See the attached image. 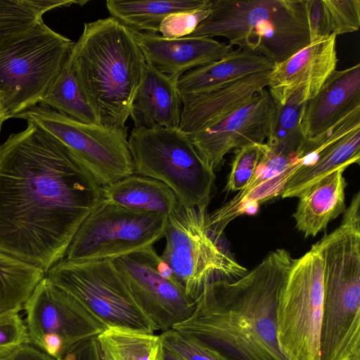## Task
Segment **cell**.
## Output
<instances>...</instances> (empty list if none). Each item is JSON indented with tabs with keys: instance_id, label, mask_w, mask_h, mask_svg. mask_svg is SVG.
<instances>
[{
	"instance_id": "cell-30",
	"label": "cell",
	"mask_w": 360,
	"mask_h": 360,
	"mask_svg": "<svg viewBox=\"0 0 360 360\" xmlns=\"http://www.w3.org/2000/svg\"><path fill=\"white\" fill-rule=\"evenodd\" d=\"M306 102L300 90L295 92L285 104L276 103L274 126L265 141L269 146L286 155L298 154L305 141L302 120Z\"/></svg>"
},
{
	"instance_id": "cell-22",
	"label": "cell",
	"mask_w": 360,
	"mask_h": 360,
	"mask_svg": "<svg viewBox=\"0 0 360 360\" xmlns=\"http://www.w3.org/2000/svg\"><path fill=\"white\" fill-rule=\"evenodd\" d=\"M342 167L323 177L298 198L293 214L296 228L305 238L315 236L345 212L347 181Z\"/></svg>"
},
{
	"instance_id": "cell-35",
	"label": "cell",
	"mask_w": 360,
	"mask_h": 360,
	"mask_svg": "<svg viewBox=\"0 0 360 360\" xmlns=\"http://www.w3.org/2000/svg\"><path fill=\"white\" fill-rule=\"evenodd\" d=\"M60 360H103L97 336L77 343Z\"/></svg>"
},
{
	"instance_id": "cell-9",
	"label": "cell",
	"mask_w": 360,
	"mask_h": 360,
	"mask_svg": "<svg viewBox=\"0 0 360 360\" xmlns=\"http://www.w3.org/2000/svg\"><path fill=\"white\" fill-rule=\"evenodd\" d=\"M323 300L322 259L312 245L295 259L278 302L277 338L288 360H319Z\"/></svg>"
},
{
	"instance_id": "cell-15",
	"label": "cell",
	"mask_w": 360,
	"mask_h": 360,
	"mask_svg": "<svg viewBox=\"0 0 360 360\" xmlns=\"http://www.w3.org/2000/svg\"><path fill=\"white\" fill-rule=\"evenodd\" d=\"M302 165L287 183L282 198H299L319 180L360 162V108L322 134L305 139Z\"/></svg>"
},
{
	"instance_id": "cell-8",
	"label": "cell",
	"mask_w": 360,
	"mask_h": 360,
	"mask_svg": "<svg viewBox=\"0 0 360 360\" xmlns=\"http://www.w3.org/2000/svg\"><path fill=\"white\" fill-rule=\"evenodd\" d=\"M46 276L108 328H128L150 333L158 331L112 259L72 261L64 258L53 265Z\"/></svg>"
},
{
	"instance_id": "cell-6",
	"label": "cell",
	"mask_w": 360,
	"mask_h": 360,
	"mask_svg": "<svg viewBox=\"0 0 360 360\" xmlns=\"http://www.w3.org/2000/svg\"><path fill=\"white\" fill-rule=\"evenodd\" d=\"M75 44L41 21L0 44V89L11 118L41 103Z\"/></svg>"
},
{
	"instance_id": "cell-34",
	"label": "cell",
	"mask_w": 360,
	"mask_h": 360,
	"mask_svg": "<svg viewBox=\"0 0 360 360\" xmlns=\"http://www.w3.org/2000/svg\"><path fill=\"white\" fill-rule=\"evenodd\" d=\"M27 343H30L27 330L19 312L0 314V359Z\"/></svg>"
},
{
	"instance_id": "cell-13",
	"label": "cell",
	"mask_w": 360,
	"mask_h": 360,
	"mask_svg": "<svg viewBox=\"0 0 360 360\" xmlns=\"http://www.w3.org/2000/svg\"><path fill=\"white\" fill-rule=\"evenodd\" d=\"M159 257L150 245L112 261L158 330L163 332L187 319L195 300L186 295L176 279L160 272Z\"/></svg>"
},
{
	"instance_id": "cell-5",
	"label": "cell",
	"mask_w": 360,
	"mask_h": 360,
	"mask_svg": "<svg viewBox=\"0 0 360 360\" xmlns=\"http://www.w3.org/2000/svg\"><path fill=\"white\" fill-rule=\"evenodd\" d=\"M134 174L166 184L186 208L207 210L215 173L178 128H134L128 138Z\"/></svg>"
},
{
	"instance_id": "cell-16",
	"label": "cell",
	"mask_w": 360,
	"mask_h": 360,
	"mask_svg": "<svg viewBox=\"0 0 360 360\" xmlns=\"http://www.w3.org/2000/svg\"><path fill=\"white\" fill-rule=\"evenodd\" d=\"M336 37L331 34L317 39L283 62L274 64L267 87L276 103L285 104L300 90L306 101L317 94L336 70Z\"/></svg>"
},
{
	"instance_id": "cell-27",
	"label": "cell",
	"mask_w": 360,
	"mask_h": 360,
	"mask_svg": "<svg viewBox=\"0 0 360 360\" xmlns=\"http://www.w3.org/2000/svg\"><path fill=\"white\" fill-rule=\"evenodd\" d=\"M46 274L0 251V314L19 312Z\"/></svg>"
},
{
	"instance_id": "cell-12",
	"label": "cell",
	"mask_w": 360,
	"mask_h": 360,
	"mask_svg": "<svg viewBox=\"0 0 360 360\" xmlns=\"http://www.w3.org/2000/svg\"><path fill=\"white\" fill-rule=\"evenodd\" d=\"M30 344L60 360L75 345L108 328L96 316L46 276L25 304Z\"/></svg>"
},
{
	"instance_id": "cell-36",
	"label": "cell",
	"mask_w": 360,
	"mask_h": 360,
	"mask_svg": "<svg viewBox=\"0 0 360 360\" xmlns=\"http://www.w3.org/2000/svg\"><path fill=\"white\" fill-rule=\"evenodd\" d=\"M0 360H57L30 343L18 347Z\"/></svg>"
},
{
	"instance_id": "cell-11",
	"label": "cell",
	"mask_w": 360,
	"mask_h": 360,
	"mask_svg": "<svg viewBox=\"0 0 360 360\" xmlns=\"http://www.w3.org/2000/svg\"><path fill=\"white\" fill-rule=\"evenodd\" d=\"M167 218L128 209L103 198L79 227L65 258L114 259L153 245L165 237Z\"/></svg>"
},
{
	"instance_id": "cell-1",
	"label": "cell",
	"mask_w": 360,
	"mask_h": 360,
	"mask_svg": "<svg viewBox=\"0 0 360 360\" xmlns=\"http://www.w3.org/2000/svg\"><path fill=\"white\" fill-rule=\"evenodd\" d=\"M103 187L73 152L32 122L0 145V251L46 274L64 259Z\"/></svg>"
},
{
	"instance_id": "cell-2",
	"label": "cell",
	"mask_w": 360,
	"mask_h": 360,
	"mask_svg": "<svg viewBox=\"0 0 360 360\" xmlns=\"http://www.w3.org/2000/svg\"><path fill=\"white\" fill-rule=\"evenodd\" d=\"M295 261L285 249H276L238 280L208 282L191 314L172 328L223 360H288L277 338L276 311Z\"/></svg>"
},
{
	"instance_id": "cell-38",
	"label": "cell",
	"mask_w": 360,
	"mask_h": 360,
	"mask_svg": "<svg viewBox=\"0 0 360 360\" xmlns=\"http://www.w3.org/2000/svg\"><path fill=\"white\" fill-rule=\"evenodd\" d=\"M165 360H184L177 354L165 349Z\"/></svg>"
},
{
	"instance_id": "cell-4",
	"label": "cell",
	"mask_w": 360,
	"mask_h": 360,
	"mask_svg": "<svg viewBox=\"0 0 360 360\" xmlns=\"http://www.w3.org/2000/svg\"><path fill=\"white\" fill-rule=\"evenodd\" d=\"M187 37H225L274 64L310 43L305 0H211V12Z\"/></svg>"
},
{
	"instance_id": "cell-20",
	"label": "cell",
	"mask_w": 360,
	"mask_h": 360,
	"mask_svg": "<svg viewBox=\"0 0 360 360\" xmlns=\"http://www.w3.org/2000/svg\"><path fill=\"white\" fill-rule=\"evenodd\" d=\"M177 80L146 63L130 109L134 128L179 127L183 104Z\"/></svg>"
},
{
	"instance_id": "cell-19",
	"label": "cell",
	"mask_w": 360,
	"mask_h": 360,
	"mask_svg": "<svg viewBox=\"0 0 360 360\" xmlns=\"http://www.w3.org/2000/svg\"><path fill=\"white\" fill-rule=\"evenodd\" d=\"M360 108V64L335 70L317 94L305 103L302 127L306 139L332 128Z\"/></svg>"
},
{
	"instance_id": "cell-28",
	"label": "cell",
	"mask_w": 360,
	"mask_h": 360,
	"mask_svg": "<svg viewBox=\"0 0 360 360\" xmlns=\"http://www.w3.org/2000/svg\"><path fill=\"white\" fill-rule=\"evenodd\" d=\"M40 104L81 122L97 124L78 82L72 50Z\"/></svg>"
},
{
	"instance_id": "cell-29",
	"label": "cell",
	"mask_w": 360,
	"mask_h": 360,
	"mask_svg": "<svg viewBox=\"0 0 360 360\" xmlns=\"http://www.w3.org/2000/svg\"><path fill=\"white\" fill-rule=\"evenodd\" d=\"M88 1L75 0H0V44L43 21L49 11Z\"/></svg>"
},
{
	"instance_id": "cell-26",
	"label": "cell",
	"mask_w": 360,
	"mask_h": 360,
	"mask_svg": "<svg viewBox=\"0 0 360 360\" xmlns=\"http://www.w3.org/2000/svg\"><path fill=\"white\" fill-rule=\"evenodd\" d=\"M310 42L360 27L359 0H305Z\"/></svg>"
},
{
	"instance_id": "cell-14",
	"label": "cell",
	"mask_w": 360,
	"mask_h": 360,
	"mask_svg": "<svg viewBox=\"0 0 360 360\" xmlns=\"http://www.w3.org/2000/svg\"><path fill=\"white\" fill-rule=\"evenodd\" d=\"M276 113V103L264 89L222 120L188 135L200 158L215 172L221 169L228 153L264 143L271 132Z\"/></svg>"
},
{
	"instance_id": "cell-21",
	"label": "cell",
	"mask_w": 360,
	"mask_h": 360,
	"mask_svg": "<svg viewBox=\"0 0 360 360\" xmlns=\"http://www.w3.org/2000/svg\"><path fill=\"white\" fill-rule=\"evenodd\" d=\"M274 65L259 53L238 48L216 61L183 74L176 86L181 96L207 93L248 75L271 70Z\"/></svg>"
},
{
	"instance_id": "cell-33",
	"label": "cell",
	"mask_w": 360,
	"mask_h": 360,
	"mask_svg": "<svg viewBox=\"0 0 360 360\" xmlns=\"http://www.w3.org/2000/svg\"><path fill=\"white\" fill-rule=\"evenodd\" d=\"M210 12L211 0L210 4L205 7L169 14L160 24L159 33L167 39L189 36Z\"/></svg>"
},
{
	"instance_id": "cell-25",
	"label": "cell",
	"mask_w": 360,
	"mask_h": 360,
	"mask_svg": "<svg viewBox=\"0 0 360 360\" xmlns=\"http://www.w3.org/2000/svg\"><path fill=\"white\" fill-rule=\"evenodd\" d=\"M103 360H165L160 335L108 327L97 336Z\"/></svg>"
},
{
	"instance_id": "cell-37",
	"label": "cell",
	"mask_w": 360,
	"mask_h": 360,
	"mask_svg": "<svg viewBox=\"0 0 360 360\" xmlns=\"http://www.w3.org/2000/svg\"><path fill=\"white\" fill-rule=\"evenodd\" d=\"M10 118L11 117L6 104L4 94L0 89V131L4 122Z\"/></svg>"
},
{
	"instance_id": "cell-23",
	"label": "cell",
	"mask_w": 360,
	"mask_h": 360,
	"mask_svg": "<svg viewBox=\"0 0 360 360\" xmlns=\"http://www.w3.org/2000/svg\"><path fill=\"white\" fill-rule=\"evenodd\" d=\"M103 198L112 203L167 217L180 205L174 192L166 184L136 174L103 186Z\"/></svg>"
},
{
	"instance_id": "cell-31",
	"label": "cell",
	"mask_w": 360,
	"mask_h": 360,
	"mask_svg": "<svg viewBox=\"0 0 360 360\" xmlns=\"http://www.w3.org/2000/svg\"><path fill=\"white\" fill-rule=\"evenodd\" d=\"M264 151L263 143L250 144L236 150L224 191H240L253 176Z\"/></svg>"
},
{
	"instance_id": "cell-10",
	"label": "cell",
	"mask_w": 360,
	"mask_h": 360,
	"mask_svg": "<svg viewBox=\"0 0 360 360\" xmlns=\"http://www.w3.org/2000/svg\"><path fill=\"white\" fill-rule=\"evenodd\" d=\"M13 118L32 122L63 143L102 187L134 174L127 127L81 122L41 104Z\"/></svg>"
},
{
	"instance_id": "cell-18",
	"label": "cell",
	"mask_w": 360,
	"mask_h": 360,
	"mask_svg": "<svg viewBox=\"0 0 360 360\" xmlns=\"http://www.w3.org/2000/svg\"><path fill=\"white\" fill-rule=\"evenodd\" d=\"M269 72L252 74L207 93L181 96L183 107L179 129L192 134L244 106L268 86Z\"/></svg>"
},
{
	"instance_id": "cell-32",
	"label": "cell",
	"mask_w": 360,
	"mask_h": 360,
	"mask_svg": "<svg viewBox=\"0 0 360 360\" xmlns=\"http://www.w3.org/2000/svg\"><path fill=\"white\" fill-rule=\"evenodd\" d=\"M160 337L165 349L184 360H223L200 340L173 328L161 332Z\"/></svg>"
},
{
	"instance_id": "cell-17",
	"label": "cell",
	"mask_w": 360,
	"mask_h": 360,
	"mask_svg": "<svg viewBox=\"0 0 360 360\" xmlns=\"http://www.w3.org/2000/svg\"><path fill=\"white\" fill-rule=\"evenodd\" d=\"M132 32L146 63L177 79L189 70L221 58L233 50L229 44L210 37L167 39L158 33Z\"/></svg>"
},
{
	"instance_id": "cell-7",
	"label": "cell",
	"mask_w": 360,
	"mask_h": 360,
	"mask_svg": "<svg viewBox=\"0 0 360 360\" xmlns=\"http://www.w3.org/2000/svg\"><path fill=\"white\" fill-rule=\"evenodd\" d=\"M207 210L181 203L167 218L166 245L161 257L169 265L186 295L195 300L208 282L233 281L248 271L217 243L208 229Z\"/></svg>"
},
{
	"instance_id": "cell-3",
	"label": "cell",
	"mask_w": 360,
	"mask_h": 360,
	"mask_svg": "<svg viewBox=\"0 0 360 360\" xmlns=\"http://www.w3.org/2000/svg\"><path fill=\"white\" fill-rule=\"evenodd\" d=\"M72 53L79 84L97 124L125 127L146 64L134 32L112 17L86 22Z\"/></svg>"
},
{
	"instance_id": "cell-24",
	"label": "cell",
	"mask_w": 360,
	"mask_h": 360,
	"mask_svg": "<svg viewBox=\"0 0 360 360\" xmlns=\"http://www.w3.org/2000/svg\"><path fill=\"white\" fill-rule=\"evenodd\" d=\"M210 0H108L110 17L134 32L159 33L164 18L169 14L205 7Z\"/></svg>"
}]
</instances>
